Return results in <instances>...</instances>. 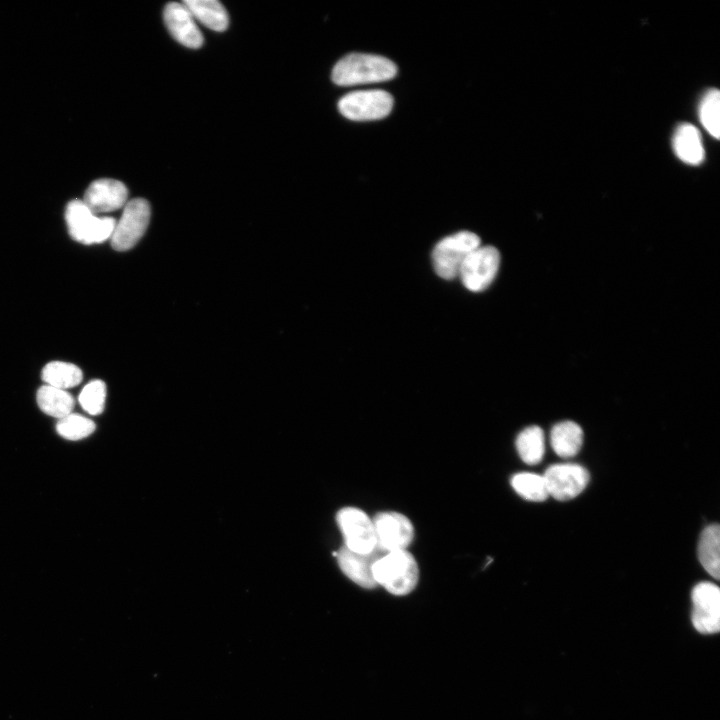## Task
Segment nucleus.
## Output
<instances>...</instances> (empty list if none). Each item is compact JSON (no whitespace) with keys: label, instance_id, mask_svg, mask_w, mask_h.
<instances>
[{"label":"nucleus","instance_id":"f257e3e1","mask_svg":"<svg viewBox=\"0 0 720 720\" xmlns=\"http://www.w3.org/2000/svg\"><path fill=\"white\" fill-rule=\"evenodd\" d=\"M396 65L380 55L351 53L341 58L332 70V80L339 86L386 81L395 77Z\"/></svg>","mask_w":720,"mask_h":720},{"label":"nucleus","instance_id":"f03ea898","mask_svg":"<svg viewBox=\"0 0 720 720\" xmlns=\"http://www.w3.org/2000/svg\"><path fill=\"white\" fill-rule=\"evenodd\" d=\"M373 576L377 585L393 595L403 596L416 587L419 569L415 558L407 550L391 551L376 561Z\"/></svg>","mask_w":720,"mask_h":720},{"label":"nucleus","instance_id":"7ed1b4c3","mask_svg":"<svg viewBox=\"0 0 720 720\" xmlns=\"http://www.w3.org/2000/svg\"><path fill=\"white\" fill-rule=\"evenodd\" d=\"M65 219L70 236L85 245L102 243L111 238L116 220L111 217H97L82 200L68 203Z\"/></svg>","mask_w":720,"mask_h":720},{"label":"nucleus","instance_id":"20e7f679","mask_svg":"<svg viewBox=\"0 0 720 720\" xmlns=\"http://www.w3.org/2000/svg\"><path fill=\"white\" fill-rule=\"evenodd\" d=\"M480 245L478 235L470 231H460L441 239L432 251L435 272L447 280L458 277L467 256Z\"/></svg>","mask_w":720,"mask_h":720},{"label":"nucleus","instance_id":"39448f33","mask_svg":"<svg viewBox=\"0 0 720 720\" xmlns=\"http://www.w3.org/2000/svg\"><path fill=\"white\" fill-rule=\"evenodd\" d=\"M392 107V96L378 89L350 92L338 102L340 113L355 121L382 119L391 112Z\"/></svg>","mask_w":720,"mask_h":720},{"label":"nucleus","instance_id":"423d86ee","mask_svg":"<svg viewBox=\"0 0 720 720\" xmlns=\"http://www.w3.org/2000/svg\"><path fill=\"white\" fill-rule=\"evenodd\" d=\"M149 220L150 206L145 199L128 201L111 235L112 247L117 251H127L134 247L144 235Z\"/></svg>","mask_w":720,"mask_h":720},{"label":"nucleus","instance_id":"0eeeda50","mask_svg":"<svg viewBox=\"0 0 720 720\" xmlns=\"http://www.w3.org/2000/svg\"><path fill=\"white\" fill-rule=\"evenodd\" d=\"M499 265V251L493 246L480 245L467 256L458 277L468 290L480 292L493 282Z\"/></svg>","mask_w":720,"mask_h":720},{"label":"nucleus","instance_id":"6e6552de","mask_svg":"<svg viewBox=\"0 0 720 720\" xmlns=\"http://www.w3.org/2000/svg\"><path fill=\"white\" fill-rule=\"evenodd\" d=\"M336 521L341 530L348 549L366 553L376 545V534L373 520L362 510L345 507L338 511Z\"/></svg>","mask_w":720,"mask_h":720},{"label":"nucleus","instance_id":"1a4fd4ad","mask_svg":"<svg viewBox=\"0 0 720 720\" xmlns=\"http://www.w3.org/2000/svg\"><path fill=\"white\" fill-rule=\"evenodd\" d=\"M691 620L694 628L703 634H713L720 628V590L711 582L698 583L692 590Z\"/></svg>","mask_w":720,"mask_h":720},{"label":"nucleus","instance_id":"9d476101","mask_svg":"<svg viewBox=\"0 0 720 720\" xmlns=\"http://www.w3.org/2000/svg\"><path fill=\"white\" fill-rule=\"evenodd\" d=\"M543 478L549 496L559 501H567L585 489L589 473L578 464H555L546 469Z\"/></svg>","mask_w":720,"mask_h":720},{"label":"nucleus","instance_id":"9b49d317","mask_svg":"<svg viewBox=\"0 0 720 720\" xmlns=\"http://www.w3.org/2000/svg\"><path fill=\"white\" fill-rule=\"evenodd\" d=\"M373 524L377 546L386 552L406 550L414 537L410 520L398 512H380L374 516Z\"/></svg>","mask_w":720,"mask_h":720},{"label":"nucleus","instance_id":"f8f14e48","mask_svg":"<svg viewBox=\"0 0 720 720\" xmlns=\"http://www.w3.org/2000/svg\"><path fill=\"white\" fill-rule=\"evenodd\" d=\"M386 553L377 545L366 553L355 552L342 546L336 552V558L341 571L351 581L365 589H373L377 586L373 576V566Z\"/></svg>","mask_w":720,"mask_h":720},{"label":"nucleus","instance_id":"ddd939ff","mask_svg":"<svg viewBox=\"0 0 720 720\" xmlns=\"http://www.w3.org/2000/svg\"><path fill=\"white\" fill-rule=\"evenodd\" d=\"M126 186L115 179H98L87 188L83 202L96 215L122 208L128 202Z\"/></svg>","mask_w":720,"mask_h":720},{"label":"nucleus","instance_id":"4468645a","mask_svg":"<svg viewBox=\"0 0 720 720\" xmlns=\"http://www.w3.org/2000/svg\"><path fill=\"white\" fill-rule=\"evenodd\" d=\"M164 22L172 37L188 48H199L203 36L195 19L183 3L171 2L164 8Z\"/></svg>","mask_w":720,"mask_h":720},{"label":"nucleus","instance_id":"2eb2a0df","mask_svg":"<svg viewBox=\"0 0 720 720\" xmlns=\"http://www.w3.org/2000/svg\"><path fill=\"white\" fill-rule=\"evenodd\" d=\"M673 148L678 158L686 164L699 165L704 159L701 134L692 124L683 123L677 127Z\"/></svg>","mask_w":720,"mask_h":720},{"label":"nucleus","instance_id":"dca6fc26","mask_svg":"<svg viewBox=\"0 0 720 720\" xmlns=\"http://www.w3.org/2000/svg\"><path fill=\"white\" fill-rule=\"evenodd\" d=\"M550 442L554 452L560 457L575 456L583 443L581 427L572 421L555 424L551 429Z\"/></svg>","mask_w":720,"mask_h":720},{"label":"nucleus","instance_id":"f3484780","mask_svg":"<svg viewBox=\"0 0 720 720\" xmlns=\"http://www.w3.org/2000/svg\"><path fill=\"white\" fill-rule=\"evenodd\" d=\"M698 558L703 568L715 579L720 576V527L707 526L698 543Z\"/></svg>","mask_w":720,"mask_h":720},{"label":"nucleus","instance_id":"a211bd4d","mask_svg":"<svg viewBox=\"0 0 720 720\" xmlns=\"http://www.w3.org/2000/svg\"><path fill=\"white\" fill-rule=\"evenodd\" d=\"M194 19L214 31H224L229 19L226 9L216 0H185L182 2Z\"/></svg>","mask_w":720,"mask_h":720},{"label":"nucleus","instance_id":"6ab92c4d","mask_svg":"<svg viewBox=\"0 0 720 720\" xmlns=\"http://www.w3.org/2000/svg\"><path fill=\"white\" fill-rule=\"evenodd\" d=\"M37 403L45 414L59 419L69 415L74 407V399L66 390L49 385L38 390Z\"/></svg>","mask_w":720,"mask_h":720},{"label":"nucleus","instance_id":"aec40b11","mask_svg":"<svg viewBox=\"0 0 720 720\" xmlns=\"http://www.w3.org/2000/svg\"><path fill=\"white\" fill-rule=\"evenodd\" d=\"M516 449L523 462L529 465L538 464L545 452L542 429L533 425L522 430L516 438Z\"/></svg>","mask_w":720,"mask_h":720},{"label":"nucleus","instance_id":"412c9836","mask_svg":"<svg viewBox=\"0 0 720 720\" xmlns=\"http://www.w3.org/2000/svg\"><path fill=\"white\" fill-rule=\"evenodd\" d=\"M82 378L81 369L67 362H50L42 370V379L46 385L62 390L77 386Z\"/></svg>","mask_w":720,"mask_h":720},{"label":"nucleus","instance_id":"4be33fe9","mask_svg":"<svg viewBox=\"0 0 720 720\" xmlns=\"http://www.w3.org/2000/svg\"><path fill=\"white\" fill-rule=\"evenodd\" d=\"M511 485L521 497L529 501L542 502L549 497L543 476L534 473L515 474Z\"/></svg>","mask_w":720,"mask_h":720},{"label":"nucleus","instance_id":"5701e85b","mask_svg":"<svg viewBox=\"0 0 720 720\" xmlns=\"http://www.w3.org/2000/svg\"><path fill=\"white\" fill-rule=\"evenodd\" d=\"M719 111V91L709 89L700 102L699 118L705 130L715 139H718L720 134Z\"/></svg>","mask_w":720,"mask_h":720},{"label":"nucleus","instance_id":"b1692460","mask_svg":"<svg viewBox=\"0 0 720 720\" xmlns=\"http://www.w3.org/2000/svg\"><path fill=\"white\" fill-rule=\"evenodd\" d=\"M56 430L63 438L76 441L91 435L95 430V423L87 417L70 413L59 419Z\"/></svg>","mask_w":720,"mask_h":720},{"label":"nucleus","instance_id":"393cba45","mask_svg":"<svg viewBox=\"0 0 720 720\" xmlns=\"http://www.w3.org/2000/svg\"><path fill=\"white\" fill-rule=\"evenodd\" d=\"M106 399V385L102 380H92L84 386L79 395V403L90 415L103 412Z\"/></svg>","mask_w":720,"mask_h":720}]
</instances>
